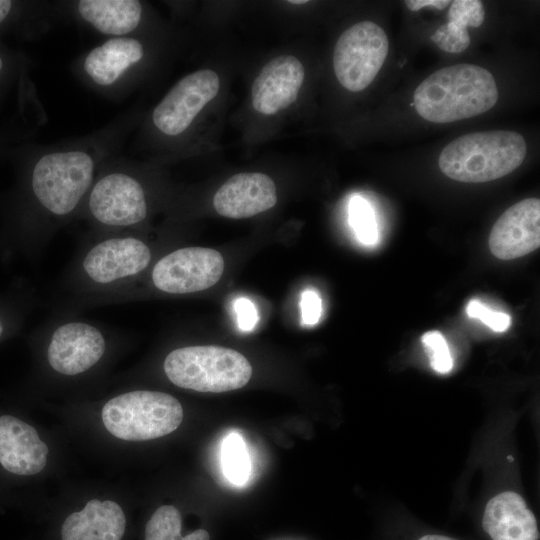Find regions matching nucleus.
Masks as SVG:
<instances>
[{"mask_svg": "<svg viewBox=\"0 0 540 540\" xmlns=\"http://www.w3.org/2000/svg\"><path fill=\"white\" fill-rule=\"evenodd\" d=\"M135 115L122 113L86 135L53 144L18 145L12 215L34 247H43L79 213L102 164L121 153Z\"/></svg>", "mask_w": 540, "mask_h": 540, "instance_id": "f257e3e1", "label": "nucleus"}, {"mask_svg": "<svg viewBox=\"0 0 540 540\" xmlns=\"http://www.w3.org/2000/svg\"><path fill=\"white\" fill-rule=\"evenodd\" d=\"M140 231L84 235L62 281L69 309L99 306L148 271L154 252Z\"/></svg>", "mask_w": 540, "mask_h": 540, "instance_id": "f03ea898", "label": "nucleus"}, {"mask_svg": "<svg viewBox=\"0 0 540 540\" xmlns=\"http://www.w3.org/2000/svg\"><path fill=\"white\" fill-rule=\"evenodd\" d=\"M151 212L144 172L121 153L98 170L78 216L97 232L142 230Z\"/></svg>", "mask_w": 540, "mask_h": 540, "instance_id": "7ed1b4c3", "label": "nucleus"}, {"mask_svg": "<svg viewBox=\"0 0 540 540\" xmlns=\"http://www.w3.org/2000/svg\"><path fill=\"white\" fill-rule=\"evenodd\" d=\"M413 100L422 118L444 124L487 112L498 100V89L487 69L457 64L428 76L416 88Z\"/></svg>", "mask_w": 540, "mask_h": 540, "instance_id": "20e7f679", "label": "nucleus"}, {"mask_svg": "<svg viewBox=\"0 0 540 540\" xmlns=\"http://www.w3.org/2000/svg\"><path fill=\"white\" fill-rule=\"evenodd\" d=\"M526 154V141L518 132H474L456 138L441 151L439 168L453 180L482 183L513 172Z\"/></svg>", "mask_w": 540, "mask_h": 540, "instance_id": "39448f33", "label": "nucleus"}, {"mask_svg": "<svg viewBox=\"0 0 540 540\" xmlns=\"http://www.w3.org/2000/svg\"><path fill=\"white\" fill-rule=\"evenodd\" d=\"M112 337L107 326L64 311L43 325V362L58 377L84 376L106 359Z\"/></svg>", "mask_w": 540, "mask_h": 540, "instance_id": "423d86ee", "label": "nucleus"}, {"mask_svg": "<svg viewBox=\"0 0 540 540\" xmlns=\"http://www.w3.org/2000/svg\"><path fill=\"white\" fill-rule=\"evenodd\" d=\"M163 371L179 388L211 393L240 389L252 376V366L244 355L216 345L173 349L164 358Z\"/></svg>", "mask_w": 540, "mask_h": 540, "instance_id": "0eeeda50", "label": "nucleus"}, {"mask_svg": "<svg viewBox=\"0 0 540 540\" xmlns=\"http://www.w3.org/2000/svg\"><path fill=\"white\" fill-rule=\"evenodd\" d=\"M183 407L174 396L153 390H131L108 399L101 420L113 437L129 442L153 440L174 432L182 423Z\"/></svg>", "mask_w": 540, "mask_h": 540, "instance_id": "6e6552de", "label": "nucleus"}, {"mask_svg": "<svg viewBox=\"0 0 540 540\" xmlns=\"http://www.w3.org/2000/svg\"><path fill=\"white\" fill-rule=\"evenodd\" d=\"M147 54L141 35L106 38L79 55L72 70L86 87L117 101L136 83Z\"/></svg>", "mask_w": 540, "mask_h": 540, "instance_id": "1a4fd4ad", "label": "nucleus"}, {"mask_svg": "<svg viewBox=\"0 0 540 540\" xmlns=\"http://www.w3.org/2000/svg\"><path fill=\"white\" fill-rule=\"evenodd\" d=\"M389 50L385 31L372 21L345 30L336 42L333 67L339 83L351 92L367 88L382 68Z\"/></svg>", "mask_w": 540, "mask_h": 540, "instance_id": "9d476101", "label": "nucleus"}, {"mask_svg": "<svg viewBox=\"0 0 540 540\" xmlns=\"http://www.w3.org/2000/svg\"><path fill=\"white\" fill-rule=\"evenodd\" d=\"M148 270L150 287L160 293L185 295L215 285L222 276L224 260L214 249L183 247L165 254Z\"/></svg>", "mask_w": 540, "mask_h": 540, "instance_id": "9b49d317", "label": "nucleus"}, {"mask_svg": "<svg viewBox=\"0 0 540 540\" xmlns=\"http://www.w3.org/2000/svg\"><path fill=\"white\" fill-rule=\"evenodd\" d=\"M220 79L201 69L180 79L155 106L150 123L157 133L176 138L185 133L203 108L218 94Z\"/></svg>", "mask_w": 540, "mask_h": 540, "instance_id": "f8f14e48", "label": "nucleus"}, {"mask_svg": "<svg viewBox=\"0 0 540 540\" xmlns=\"http://www.w3.org/2000/svg\"><path fill=\"white\" fill-rule=\"evenodd\" d=\"M61 18H69L106 38L137 36L145 20L138 0H73L56 2Z\"/></svg>", "mask_w": 540, "mask_h": 540, "instance_id": "ddd939ff", "label": "nucleus"}, {"mask_svg": "<svg viewBox=\"0 0 540 540\" xmlns=\"http://www.w3.org/2000/svg\"><path fill=\"white\" fill-rule=\"evenodd\" d=\"M491 253L502 260L527 255L540 245V200L524 199L509 207L489 235Z\"/></svg>", "mask_w": 540, "mask_h": 540, "instance_id": "4468645a", "label": "nucleus"}, {"mask_svg": "<svg viewBox=\"0 0 540 540\" xmlns=\"http://www.w3.org/2000/svg\"><path fill=\"white\" fill-rule=\"evenodd\" d=\"M49 447L34 426L12 414L0 415V467L17 477L41 473Z\"/></svg>", "mask_w": 540, "mask_h": 540, "instance_id": "2eb2a0df", "label": "nucleus"}, {"mask_svg": "<svg viewBox=\"0 0 540 540\" xmlns=\"http://www.w3.org/2000/svg\"><path fill=\"white\" fill-rule=\"evenodd\" d=\"M304 67L292 55H281L264 65L251 89L254 109L272 115L294 103L304 81Z\"/></svg>", "mask_w": 540, "mask_h": 540, "instance_id": "dca6fc26", "label": "nucleus"}, {"mask_svg": "<svg viewBox=\"0 0 540 540\" xmlns=\"http://www.w3.org/2000/svg\"><path fill=\"white\" fill-rule=\"evenodd\" d=\"M277 191L274 181L260 172L238 173L229 178L215 193L213 205L224 217H252L275 206Z\"/></svg>", "mask_w": 540, "mask_h": 540, "instance_id": "f3484780", "label": "nucleus"}, {"mask_svg": "<svg viewBox=\"0 0 540 540\" xmlns=\"http://www.w3.org/2000/svg\"><path fill=\"white\" fill-rule=\"evenodd\" d=\"M125 527L124 510L116 501L91 499L66 517L60 533L62 540H121Z\"/></svg>", "mask_w": 540, "mask_h": 540, "instance_id": "a211bd4d", "label": "nucleus"}, {"mask_svg": "<svg viewBox=\"0 0 540 540\" xmlns=\"http://www.w3.org/2000/svg\"><path fill=\"white\" fill-rule=\"evenodd\" d=\"M482 526L492 540H538L534 514L517 493L506 491L491 498L484 510Z\"/></svg>", "mask_w": 540, "mask_h": 540, "instance_id": "6ab92c4d", "label": "nucleus"}, {"mask_svg": "<svg viewBox=\"0 0 540 540\" xmlns=\"http://www.w3.org/2000/svg\"><path fill=\"white\" fill-rule=\"evenodd\" d=\"M60 19L56 2L0 0V40H32Z\"/></svg>", "mask_w": 540, "mask_h": 540, "instance_id": "aec40b11", "label": "nucleus"}, {"mask_svg": "<svg viewBox=\"0 0 540 540\" xmlns=\"http://www.w3.org/2000/svg\"><path fill=\"white\" fill-rule=\"evenodd\" d=\"M30 70L27 54L0 40V109L14 94L17 111L29 115L36 111L38 102Z\"/></svg>", "mask_w": 540, "mask_h": 540, "instance_id": "412c9836", "label": "nucleus"}, {"mask_svg": "<svg viewBox=\"0 0 540 540\" xmlns=\"http://www.w3.org/2000/svg\"><path fill=\"white\" fill-rule=\"evenodd\" d=\"M181 514L173 505H162L155 510L145 527V540H210L209 533L198 529L181 536Z\"/></svg>", "mask_w": 540, "mask_h": 540, "instance_id": "4be33fe9", "label": "nucleus"}, {"mask_svg": "<svg viewBox=\"0 0 540 540\" xmlns=\"http://www.w3.org/2000/svg\"><path fill=\"white\" fill-rule=\"evenodd\" d=\"M221 452L225 476L235 485L245 484L250 474V460L242 437L237 433L229 434Z\"/></svg>", "mask_w": 540, "mask_h": 540, "instance_id": "5701e85b", "label": "nucleus"}, {"mask_svg": "<svg viewBox=\"0 0 540 540\" xmlns=\"http://www.w3.org/2000/svg\"><path fill=\"white\" fill-rule=\"evenodd\" d=\"M349 222L357 239L366 246L378 241V228L375 213L366 199L354 195L349 204Z\"/></svg>", "mask_w": 540, "mask_h": 540, "instance_id": "b1692460", "label": "nucleus"}, {"mask_svg": "<svg viewBox=\"0 0 540 540\" xmlns=\"http://www.w3.org/2000/svg\"><path fill=\"white\" fill-rule=\"evenodd\" d=\"M468 24L461 19L448 18L431 36L432 41L443 51L459 53L470 45Z\"/></svg>", "mask_w": 540, "mask_h": 540, "instance_id": "393cba45", "label": "nucleus"}, {"mask_svg": "<svg viewBox=\"0 0 540 540\" xmlns=\"http://www.w3.org/2000/svg\"><path fill=\"white\" fill-rule=\"evenodd\" d=\"M421 340L433 370L441 374L449 373L453 367V359L443 335L438 331H429Z\"/></svg>", "mask_w": 540, "mask_h": 540, "instance_id": "a878e982", "label": "nucleus"}, {"mask_svg": "<svg viewBox=\"0 0 540 540\" xmlns=\"http://www.w3.org/2000/svg\"><path fill=\"white\" fill-rule=\"evenodd\" d=\"M466 313L470 318L477 319L495 332H504L511 323L508 314L493 311L478 300H471L466 306Z\"/></svg>", "mask_w": 540, "mask_h": 540, "instance_id": "bb28decb", "label": "nucleus"}, {"mask_svg": "<svg viewBox=\"0 0 540 540\" xmlns=\"http://www.w3.org/2000/svg\"><path fill=\"white\" fill-rule=\"evenodd\" d=\"M302 322L305 325L318 323L322 312V302L318 293L312 289H306L300 300Z\"/></svg>", "mask_w": 540, "mask_h": 540, "instance_id": "cd10ccee", "label": "nucleus"}, {"mask_svg": "<svg viewBox=\"0 0 540 540\" xmlns=\"http://www.w3.org/2000/svg\"><path fill=\"white\" fill-rule=\"evenodd\" d=\"M234 310L239 328L243 331H251L258 321L254 304L249 299L241 297L235 301Z\"/></svg>", "mask_w": 540, "mask_h": 540, "instance_id": "c85d7f7f", "label": "nucleus"}, {"mask_svg": "<svg viewBox=\"0 0 540 540\" xmlns=\"http://www.w3.org/2000/svg\"><path fill=\"white\" fill-rule=\"evenodd\" d=\"M404 3L409 10L415 12L427 6L435 7L439 10H442L448 7L451 2L448 0H407Z\"/></svg>", "mask_w": 540, "mask_h": 540, "instance_id": "c756f323", "label": "nucleus"}, {"mask_svg": "<svg viewBox=\"0 0 540 540\" xmlns=\"http://www.w3.org/2000/svg\"><path fill=\"white\" fill-rule=\"evenodd\" d=\"M419 540H457V539L443 536V535H425V536H422Z\"/></svg>", "mask_w": 540, "mask_h": 540, "instance_id": "7c9ffc66", "label": "nucleus"}, {"mask_svg": "<svg viewBox=\"0 0 540 540\" xmlns=\"http://www.w3.org/2000/svg\"><path fill=\"white\" fill-rule=\"evenodd\" d=\"M6 331V324L4 318L0 315V339L4 336Z\"/></svg>", "mask_w": 540, "mask_h": 540, "instance_id": "2f4dec72", "label": "nucleus"}, {"mask_svg": "<svg viewBox=\"0 0 540 540\" xmlns=\"http://www.w3.org/2000/svg\"><path fill=\"white\" fill-rule=\"evenodd\" d=\"M289 3H292V4H297V5H300V4H304L306 3L307 1H304V0H292V1H288Z\"/></svg>", "mask_w": 540, "mask_h": 540, "instance_id": "473e14b6", "label": "nucleus"}]
</instances>
